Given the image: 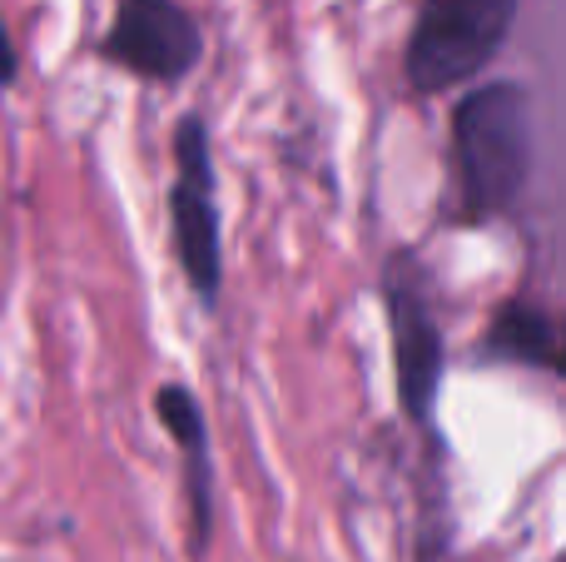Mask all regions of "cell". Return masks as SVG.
<instances>
[{
	"mask_svg": "<svg viewBox=\"0 0 566 562\" xmlns=\"http://www.w3.org/2000/svg\"><path fill=\"white\" fill-rule=\"evenodd\" d=\"M458 199L468 225H488L517 209L532 179V95L517 80H492L452 110Z\"/></svg>",
	"mask_w": 566,
	"mask_h": 562,
	"instance_id": "1",
	"label": "cell"
},
{
	"mask_svg": "<svg viewBox=\"0 0 566 562\" xmlns=\"http://www.w3.org/2000/svg\"><path fill=\"white\" fill-rule=\"evenodd\" d=\"M522 0H428L402 50V75L418 95L478 80L502 55Z\"/></svg>",
	"mask_w": 566,
	"mask_h": 562,
	"instance_id": "2",
	"label": "cell"
},
{
	"mask_svg": "<svg viewBox=\"0 0 566 562\" xmlns=\"http://www.w3.org/2000/svg\"><path fill=\"white\" fill-rule=\"evenodd\" d=\"M382 304H388V339H392V384H398L402 418L428 428L438 414L442 374H448V354H442V324L428 294V269L418 254L392 249L382 264Z\"/></svg>",
	"mask_w": 566,
	"mask_h": 562,
	"instance_id": "3",
	"label": "cell"
},
{
	"mask_svg": "<svg viewBox=\"0 0 566 562\" xmlns=\"http://www.w3.org/2000/svg\"><path fill=\"white\" fill-rule=\"evenodd\" d=\"M169 229L189 289L205 309L219 304L224 284V244H219V199H214V145L199 110L175 125V185H169Z\"/></svg>",
	"mask_w": 566,
	"mask_h": 562,
	"instance_id": "4",
	"label": "cell"
},
{
	"mask_svg": "<svg viewBox=\"0 0 566 562\" xmlns=\"http://www.w3.org/2000/svg\"><path fill=\"white\" fill-rule=\"evenodd\" d=\"M99 60L149 80V85H179L205 60V30L179 0H119Z\"/></svg>",
	"mask_w": 566,
	"mask_h": 562,
	"instance_id": "5",
	"label": "cell"
},
{
	"mask_svg": "<svg viewBox=\"0 0 566 562\" xmlns=\"http://www.w3.org/2000/svg\"><path fill=\"white\" fill-rule=\"evenodd\" d=\"M155 414L169 428L185 458V498H189V553L205 558L209 533H214V464H209V428L205 408H199L195 388L185 384H159Z\"/></svg>",
	"mask_w": 566,
	"mask_h": 562,
	"instance_id": "6",
	"label": "cell"
},
{
	"mask_svg": "<svg viewBox=\"0 0 566 562\" xmlns=\"http://www.w3.org/2000/svg\"><path fill=\"white\" fill-rule=\"evenodd\" d=\"M482 358H502L517 368H542V374H562V339L557 324L542 304L532 299H507L492 319L488 339H482Z\"/></svg>",
	"mask_w": 566,
	"mask_h": 562,
	"instance_id": "7",
	"label": "cell"
},
{
	"mask_svg": "<svg viewBox=\"0 0 566 562\" xmlns=\"http://www.w3.org/2000/svg\"><path fill=\"white\" fill-rule=\"evenodd\" d=\"M20 80V55H15V40H10V25H6V15H0V85H15Z\"/></svg>",
	"mask_w": 566,
	"mask_h": 562,
	"instance_id": "8",
	"label": "cell"
}]
</instances>
